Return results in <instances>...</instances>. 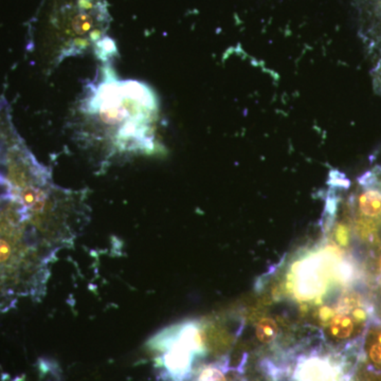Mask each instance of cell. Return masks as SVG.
Segmentation results:
<instances>
[{
    "label": "cell",
    "instance_id": "1",
    "mask_svg": "<svg viewBox=\"0 0 381 381\" xmlns=\"http://www.w3.org/2000/svg\"><path fill=\"white\" fill-rule=\"evenodd\" d=\"M102 65L85 85L73 114L74 134L85 149L104 161L159 151L160 104L149 85L122 80Z\"/></svg>",
    "mask_w": 381,
    "mask_h": 381
},
{
    "label": "cell",
    "instance_id": "2",
    "mask_svg": "<svg viewBox=\"0 0 381 381\" xmlns=\"http://www.w3.org/2000/svg\"><path fill=\"white\" fill-rule=\"evenodd\" d=\"M60 251L43 238L34 212L0 173V316L21 299L46 295L51 265Z\"/></svg>",
    "mask_w": 381,
    "mask_h": 381
},
{
    "label": "cell",
    "instance_id": "3",
    "mask_svg": "<svg viewBox=\"0 0 381 381\" xmlns=\"http://www.w3.org/2000/svg\"><path fill=\"white\" fill-rule=\"evenodd\" d=\"M110 14L105 0H49L48 27L52 60L96 53L108 37Z\"/></svg>",
    "mask_w": 381,
    "mask_h": 381
},
{
    "label": "cell",
    "instance_id": "4",
    "mask_svg": "<svg viewBox=\"0 0 381 381\" xmlns=\"http://www.w3.org/2000/svg\"><path fill=\"white\" fill-rule=\"evenodd\" d=\"M147 347L159 353L157 367L165 381H185L192 372L195 357L206 353V336L197 321H187L163 329Z\"/></svg>",
    "mask_w": 381,
    "mask_h": 381
},
{
    "label": "cell",
    "instance_id": "5",
    "mask_svg": "<svg viewBox=\"0 0 381 381\" xmlns=\"http://www.w3.org/2000/svg\"><path fill=\"white\" fill-rule=\"evenodd\" d=\"M358 32L374 54L381 56V0H355Z\"/></svg>",
    "mask_w": 381,
    "mask_h": 381
},
{
    "label": "cell",
    "instance_id": "6",
    "mask_svg": "<svg viewBox=\"0 0 381 381\" xmlns=\"http://www.w3.org/2000/svg\"><path fill=\"white\" fill-rule=\"evenodd\" d=\"M331 367L325 361L311 360L301 369V381H333Z\"/></svg>",
    "mask_w": 381,
    "mask_h": 381
},
{
    "label": "cell",
    "instance_id": "7",
    "mask_svg": "<svg viewBox=\"0 0 381 381\" xmlns=\"http://www.w3.org/2000/svg\"><path fill=\"white\" fill-rule=\"evenodd\" d=\"M354 329V322L349 316L340 315L336 316L331 322V333L338 339H347L353 333Z\"/></svg>",
    "mask_w": 381,
    "mask_h": 381
},
{
    "label": "cell",
    "instance_id": "8",
    "mask_svg": "<svg viewBox=\"0 0 381 381\" xmlns=\"http://www.w3.org/2000/svg\"><path fill=\"white\" fill-rule=\"evenodd\" d=\"M278 327L271 318H264L256 325V335L258 341L262 343H270L276 338Z\"/></svg>",
    "mask_w": 381,
    "mask_h": 381
},
{
    "label": "cell",
    "instance_id": "9",
    "mask_svg": "<svg viewBox=\"0 0 381 381\" xmlns=\"http://www.w3.org/2000/svg\"><path fill=\"white\" fill-rule=\"evenodd\" d=\"M197 381H227L224 365L214 363L203 368L197 377Z\"/></svg>",
    "mask_w": 381,
    "mask_h": 381
},
{
    "label": "cell",
    "instance_id": "10",
    "mask_svg": "<svg viewBox=\"0 0 381 381\" xmlns=\"http://www.w3.org/2000/svg\"><path fill=\"white\" fill-rule=\"evenodd\" d=\"M373 86L376 94L381 96V56L372 70Z\"/></svg>",
    "mask_w": 381,
    "mask_h": 381
},
{
    "label": "cell",
    "instance_id": "11",
    "mask_svg": "<svg viewBox=\"0 0 381 381\" xmlns=\"http://www.w3.org/2000/svg\"><path fill=\"white\" fill-rule=\"evenodd\" d=\"M370 357L373 362L381 364V344L377 343V344H374L371 347Z\"/></svg>",
    "mask_w": 381,
    "mask_h": 381
},
{
    "label": "cell",
    "instance_id": "12",
    "mask_svg": "<svg viewBox=\"0 0 381 381\" xmlns=\"http://www.w3.org/2000/svg\"><path fill=\"white\" fill-rule=\"evenodd\" d=\"M331 317H333V309L329 306L322 307L321 311H320V318H321L322 321L329 322Z\"/></svg>",
    "mask_w": 381,
    "mask_h": 381
},
{
    "label": "cell",
    "instance_id": "13",
    "mask_svg": "<svg viewBox=\"0 0 381 381\" xmlns=\"http://www.w3.org/2000/svg\"><path fill=\"white\" fill-rule=\"evenodd\" d=\"M353 316H354L356 321L363 322L365 319H367V311H365L363 309H356L354 311H353Z\"/></svg>",
    "mask_w": 381,
    "mask_h": 381
},
{
    "label": "cell",
    "instance_id": "14",
    "mask_svg": "<svg viewBox=\"0 0 381 381\" xmlns=\"http://www.w3.org/2000/svg\"><path fill=\"white\" fill-rule=\"evenodd\" d=\"M3 132H1V120H0V172H1V165H3Z\"/></svg>",
    "mask_w": 381,
    "mask_h": 381
},
{
    "label": "cell",
    "instance_id": "15",
    "mask_svg": "<svg viewBox=\"0 0 381 381\" xmlns=\"http://www.w3.org/2000/svg\"><path fill=\"white\" fill-rule=\"evenodd\" d=\"M378 343L379 344H381V331L380 333H379V335H378Z\"/></svg>",
    "mask_w": 381,
    "mask_h": 381
},
{
    "label": "cell",
    "instance_id": "16",
    "mask_svg": "<svg viewBox=\"0 0 381 381\" xmlns=\"http://www.w3.org/2000/svg\"><path fill=\"white\" fill-rule=\"evenodd\" d=\"M380 270H381V260H380Z\"/></svg>",
    "mask_w": 381,
    "mask_h": 381
}]
</instances>
